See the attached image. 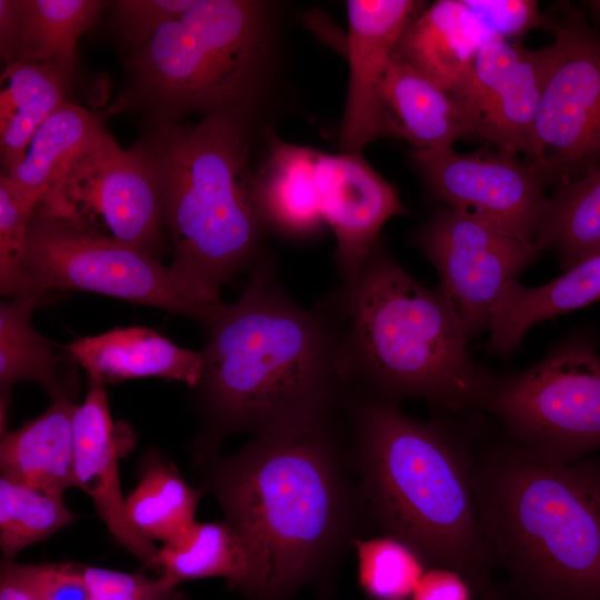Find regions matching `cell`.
I'll return each mask as SVG.
<instances>
[{
    "label": "cell",
    "mask_w": 600,
    "mask_h": 600,
    "mask_svg": "<svg viewBox=\"0 0 600 600\" xmlns=\"http://www.w3.org/2000/svg\"><path fill=\"white\" fill-rule=\"evenodd\" d=\"M81 290L161 308L207 326L223 306L199 300L154 256L69 219L34 212L20 293Z\"/></svg>",
    "instance_id": "9"
},
{
    "label": "cell",
    "mask_w": 600,
    "mask_h": 600,
    "mask_svg": "<svg viewBox=\"0 0 600 600\" xmlns=\"http://www.w3.org/2000/svg\"><path fill=\"white\" fill-rule=\"evenodd\" d=\"M388 138L406 140L414 152L452 149L476 137L470 117L446 90L393 53L380 88Z\"/></svg>",
    "instance_id": "18"
},
{
    "label": "cell",
    "mask_w": 600,
    "mask_h": 600,
    "mask_svg": "<svg viewBox=\"0 0 600 600\" xmlns=\"http://www.w3.org/2000/svg\"><path fill=\"white\" fill-rule=\"evenodd\" d=\"M89 600H187L177 584L162 576L121 572L82 566Z\"/></svg>",
    "instance_id": "35"
},
{
    "label": "cell",
    "mask_w": 600,
    "mask_h": 600,
    "mask_svg": "<svg viewBox=\"0 0 600 600\" xmlns=\"http://www.w3.org/2000/svg\"><path fill=\"white\" fill-rule=\"evenodd\" d=\"M484 411L530 453L571 463L600 451V353L594 334L571 333L531 367L497 377Z\"/></svg>",
    "instance_id": "8"
},
{
    "label": "cell",
    "mask_w": 600,
    "mask_h": 600,
    "mask_svg": "<svg viewBox=\"0 0 600 600\" xmlns=\"http://www.w3.org/2000/svg\"><path fill=\"white\" fill-rule=\"evenodd\" d=\"M481 600H503V599L501 598V596H494V597H489Z\"/></svg>",
    "instance_id": "41"
},
{
    "label": "cell",
    "mask_w": 600,
    "mask_h": 600,
    "mask_svg": "<svg viewBox=\"0 0 600 600\" xmlns=\"http://www.w3.org/2000/svg\"><path fill=\"white\" fill-rule=\"evenodd\" d=\"M316 173L321 213L336 237L337 272L346 281L362 266L381 227L408 210L361 153L318 152Z\"/></svg>",
    "instance_id": "15"
},
{
    "label": "cell",
    "mask_w": 600,
    "mask_h": 600,
    "mask_svg": "<svg viewBox=\"0 0 600 600\" xmlns=\"http://www.w3.org/2000/svg\"><path fill=\"white\" fill-rule=\"evenodd\" d=\"M600 301V251L564 270L558 278L527 287L509 283L497 300L489 327L491 352L508 357L537 323Z\"/></svg>",
    "instance_id": "22"
},
{
    "label": "cell",
    "mask_w": 600,
    "mask_h": 600,
    "mask_svg": "<svg viewBox=\"0 0 600 600\" xmlns=\"http://www.w3.org/2000/svg\"><path fill=\"white\" fill-rule=\"evenodd\" d=\"M474 592L468 581L458 572L432 567L426 570L419 581L412 600H473Z\"/></svg>",
    "instance_id": "38"
},
{
    "label": "cell",
    "mask_w": 600,
    "mask_h": 600,
    "mask_svg": "<svg viewBox=\"0 0 600 600\" xmlns=\"http://www.w3.org/2000/svg\"><path fill=\"white\" fill-rule=\"evenodd\" d=\"M536 246L551 250L563 271L600 251V164L554 188Z\"/></svg>",
    "instance_id": "30"
},
{
    "label": "cell",
    "mask_w": 600,
    "mask_h": 600,
    "mask_svg": "<svg viewBox=\"0 0 600 600\" xmlns=\"http://www.w3.org/2000/svg\"><path fill=\"white\" fill-rule=\"evenodd\" d=\"M33 212L13 194L4 174L0 177V289L4 296H18L28 226Z\"/></svg>",
    "instance_id": "34"
},
{
    "label": "cell",
    "mask_w": 600,
    "mask_h": 600,
    "mask_svg": "<svg viewBox=\"0 0 600 600\" xmlns=\"http://www.w3.org/2000/svg\"><path fill=\"white\" fill-rule=\"evenodd\" d=\"M77 404L56 398L46 411L2 436L1 476L58 494L74 487L72 418Z\"/></svg>",
    "instance_id": "23"
},
{
    "label": "cell",
    "mask_w": 600,
    "mask_h": 600,
    "mask_svg": "<svg viewBox=\"0 0 600 600\" xmlns=\"http://www.w3.org/2000/svg\"><path fill=\"white\" fill-rule=\"evenodd\" d=\"M208 329L193 387L206 421L198 443L204 457L233 432L257 437L332 416L350 393L332 319L290 298L270 256Z\"/></svg>",
    "instance_id": "1"
},
{
    "label": "cell",
    "mask_w": 600,
    "mask_h": 600,
    "mask_svg": "<svg viewBox=\"0 0 600 600\" xmlns=\"http://www.w3.org/2000/svg\"><path fill=\"white\" fill-rule=\"evenodd\" d=\"M332 417L257 436L208 468L206 488L248 552L253 600H288L349 539L356 499Z\"/></svg>",
    "instance_id": "2"
},
{
    "label": "cell",
    "mask_w": 600,
    "mask_h": 600,
    "mask_svg": "<svg viewBox=\"0 0 600 600\" xmlns=\"http://www.w3.org/2000/svg\"><path fill=\"white\" fill-rule=\"evenodd\" d=\"M71 512L58 494L9 478H0V548L13 560L24 548L71 523Z\"/></svg>",
    "instance_id": "31"
},
{
    "label": "cell",
    "mask_w": 600,
    "mask_h": 600,
    "mask_svg": "<svg viewBox=\"0 0 600 600\" xmlns=\"http://www.w3.org/2000/svg\"><path fill=\"white\" fill-rule=\"evenodd\" d=\"M470 12L494 38L518 37L533 28H548V14L539 11L536 1L497 0L463 1Z\"/></svg>",
    "instance_id": "36"
},
{
    "label": "cell",
    "mask_w": 600,
    "mask_h": 600,
    "mask_svg": "<svg viewBox=\"0 0 600 600\" xmlns=\"http://www.w3.org/2000/svg\"><path fill=\"white\" fill-rule=\"evenodd\" d=\"M101 130L92 112L63 102L37 130L23 159L4 174L17 199L34 212L63 169Z\"/></svg>",
    "instance_id": "25"
},
{
    "label": "cell",
    "mask_w": 600,
    "mask_h": 600,
    "mask_svg": "<svg viewBox=\"0 0 600 600\" xmlns=\"http://www.w3.org/2000/svg\"><path fill=\"white\" fill-rule=\"evenodd\" d=\"M274 22L272 6L263 1L194 0L132 44L137 87L168 116L198 112L247 120L272 76Z\"/></svg>",
    "instance_id": "7"
},
{
    "label": "cell",
    "mask_w": 600,
    "mask_h": 600,
    "mask_svg": "<svg viewBox=\"0 0 600 600\" xmlns=\"http://www.w3.org/2000/svg\"><path fill=\"white\" fill-rule=\"evenodd\" d=\"M34 212L92 229L101 222L109 237L154 257L164 227L160 187L144 150L122 149L103 129L63 169Z\"/></svg>",
    "instance_id": "11"
},
{
    "label": "cell",
    "mask_w": 600,
    "mask_h": 600,
    "mask_svg": "<svg viewBox=\"0 0 600 600\" xmlns=\"http://www.w3.org/2000/svg\"><path fill=\"white\" fill-rule=\"evenodd\" d=\"M103 7L97 0H0L1 54L8 64L51 68L69 83L77 41Z\"/></svg>",
    "instance_id": "17"
},
{
    "label": "cell",
    "mask_w": 600,
    "mask_h": 600,
    "mask_svg": "<svg viewBox=\"0 0 600 600\" xmlns=\"http://www.w3.org/2000/svg\"><path fill=\"white\" fill-rule=\"evenodd\" d=\"M0 600H33L22 588L10 580L1 578Z\"/></svg>",
    "instance_id": "39"
},
{
    "label": "cell",
    "mask_w": 600,
    "mask_h": 600,
    "mask_svg": "<svg viewBox=\"0 0 600 600\" xmlns=\"http://www.w3.org/2000/svg\"><path fill=\"white\" fill-rule=\"evenodd\" d=\"M66 350L87 371L89 381L101 384L159 377L193 388L202 371V351L181 348L142 327L116 328L98 336L79 338Z\"/></svg>",
    "instance_id": "19"
},
{
    "label": "cell",
    "mask_w": 600,
    "mask_h": 600,
    "mask_svg": "<svg viewBox=\"0 0 600 600\" xmlns=\"http://www.w3.org/2000/svg\"><path fill=\"white\" fill-rule=\"evenodd\" d=\"M413 241L436 268L438 286L468 339L489 330L502 291L542 252L444 206L414 232Z\"/></svg>",
    "instance_id": "12"
},
{
    "label": "cell",
    "mask_w": 600,
    "mask_h": 600,
    "mask_svg": "<svg viewBox=\"0 0 600 600\" xmlns=\"http://www.w3.org/2000/svg\"><path fill=\"white\" fill-rule=\"evenodd\" d=\"M471 480L509 600H600V456L558 463L509 440L471 453Z\"/></svg>",
    "instance_id": "5"
},
{
    "label": "cell",
    "mask_w": 600,
    "mask_h": 600,
    "mask_svg": "<svg viewBox=\"0 0 600 600\" xmlns=\"http://www.w3.org/2000/svg\"><path fill=\"white\" fill-rule=\"evenodd\" d=\"M40 297L26 293L0 306L1 433L6 424L9 391L20 381L41 386L52 399H73L78 379L66 376L50 343L31 324V312Z\"/></svg>",
    "instance_id": "24"
},
{
    "label": "cell",
    "mask_w": 600,
    "mask_h": 600,
    "mask_svg": "<svg viewBox=\"0 0 600 600\" xmlns=\"http://www.w3.org/2000/svg\"><path fill=\"white\" fill-rule=\"evenodd\" d=\"M141 147L160 187L171 270L199 300L222 304L220 289L268 257L246 120L211 114L196 124L163 123Z\"/></svg>",
    "instance_id": "6"
},
{
    "label": "cell",
    "mask_w": 600,
    "mask_h": 600,
    "mask_svg": "<svg viewBox=\"0 0 600 600\" xmlns=\"http://www.w3.org/2000/svg\"><path fill=\"white\" fill-rule=\"evenodd\" d=\"M156 572L177 586L187 580L223 578L228 586L249 596L250 559L236 529L223 522L194 521L176 538L162 543Z\"/></svg>",
    "instance_id": "26"
},
{
    "label": "cell",
    "mask_w": 600,
    "mask_h": 600,
    "mask_svg": "<svg viewBox=\"0 0 600 600\" xmlns=\"http://www.w3.org/2000/svg\"><path fill=\"white\" fill-rule=\"evenodd\" d=\"M553 54L552 42L526 49L517 69L474 118L476 137L509 153H528Z\"/></svg>",
    "instance_id": "27"
},
{
    "label": "cell",
    "mask_w": 600,
    "mask_h": 600,
    "mask_svg": "<svg viewBox=\"0 0 600 600\" xmlns=\"http://www.w3.org/2000/svg\"><path fill=\"white\" fill-rule=\"evenodd\" d=\"M424 8L412 0L347 1L349 83L340 127L344 153H361L387 138L380 88L397 44L409 23Z\"/></svg>",
    "instance_id": "14"
},
{
    "label": "cell",
    "mask_w": 600,
    "mask_h": 600,
    "mask_svg": "<svg viewBox=\"0 0 600 600\" xmlns=\"http://www.w3.org/2000/svg\"><path fill=\"white\" fill-rule=\"evenodd\" d=\"M83 564L18 563L2 560L0 577L22 588L33 600H89Z\"/></svg>",
    "instance_id": "33"
},
{
    "label": "cell",
    "mask_w": 600,
    "mask_h": 600,
    "mask_svg": "<svg viewBox=\"0 0 600 600\" xmlns=\"http://www.w3.org/2000/svg\"><path fill=\"white\" fill-rule=\"evenodd\" d=\"M412 158L428 189L444 207L536 244L549 202V186L527 161L499 149L470 153L453 149L412 151Z\"/></svg>",
    "instance_id": "13"
},
{
    "label": "cell",
    "mask_w": 600,
    "mask_h": 600,
    "mask_svg": "<svg viewBox=\"0 0 600 600\" xmlns=\"http://www.w3.org/2000/svg\"><path fill=\"white\" fill-rule=\"evenodd\" d=\"M194 0H121L117 13L131 44L186 12Z\"/></svg>",
    "instance_id": "37"
},
{
    "label": "cell",
    "mask_w": 600,
    "mask_h": 600,
    "mask_svg": "<svg viewBox=\"0 0 600 600\" xmlns=\"http://www.w3.org/2000/svg\"><path fill=\"white\" fill-rule=\"evenodd\" d=\"M1 79L0 154L2 174H8L26 156L41 124L63 103L68 82L51 68L16 62Z\"/></svg>",
    "instance_id": "28"
},
{
    "label": "cell",
    "mask_w": 600,
    "mask_h": 600,
    "mask_svg": "<svg viewBox=\"0 0 600 600\" xmlns=\"http://www.w3.org/2000/svg\"><path fill=\"white\" fill-rule=\"evenodd\" d=\"M318 306L337 328L351 391L396 403L422 399L451 413L484 410L497 376L471 357L441 288L410 276L380 238Z\"/></svg>",
    "instance_id": "4"
},
{
    "label": "cell",
    "mask_w": 600,
    "mask_h": 600,
    "mask_svg": "<svg viewBox=\"0 0 600 600\" xmlns=\"http://www.w3.org/2000/svg\"><path fill=\"white\" fill-rule=\"evenodd\" d=\"M492 38L463 0H439L409 23L394 53L454 96L466 83L478 50Z\"/></svg>",
    "instance_id": "20"
},
{
    "label": "cell",
    "mask_w": 600,
    "mask_h": 600,
    "mask_svg": "<svg viewBox=\"0 0 600 600\" xmlns=\"http://www.w3.org/2000/svg\"><path fill=\"white\" fill-rule=\"evenodd\" d=\"M202 494L203 490L189 486L172 462L149 451L141 460L137 486L126 497L127 517L142 538L164 543L196 521Z\"/></svg>",
    "instance_id": "29"
},
{
    "label": "cell",
    "mask_w": 600,
    "mask_h": 600,
    "mask_svg": "<svg viewBox=\"0 0 600 600\" xmlns=\"http://www.w3.org/2000/svg\"><path fill=\"white\" fill-rule=\"evenodd\" d=\"M548 20L554 54L526 161L556 188L600 164V34L571 4Z\"/></svg>",
    "instance_id": "10"
},
{
    "label": "cell",
    "mask_w": 600,
    "mask_h": 600,
    "mask_svg": "<svg viewBox=\"0 0 600 600\" xmlns=\"http://www.w3.org/2000/svg\"><path fill=\"white\" fill-rule=\"evenodd\" d=\"M103 386L89 381L86 399L73 412L74 487L90 497L114 540L156 571L159 548L137 533L127 517L118 458L129 436L113 423Z\"/></svg>",
    "instance_id": "16"
},
{
    "label": "cell",
    "mask_w": 600,
    "mask_h": 600,
    "mask_svg": "<svg viewBox=\"0 0 600 600\" xmlns=\"http://www.w3.org/2000/svg\"><path fill=\"white\" fill-rule=\"evenodd\" d=\"M359 582L373 600H407L426 572L421 557L402 541L382 536L353 539Z\"/></svg>",
    "instance_id": "32"
},
{
    "label": "cell",
    "mask_w": 600,
    "mask_h": 600,
    "mask_svg": "<svg viewBox=\"0 0 600 600\" xmlns=\"http://www.w3.org/2000/svg\"><path fill=\"white\" fill-rule=\"evenodd\" d=\"M346 410L363 506L427 566L461 574L479 600L500 596L471 480V452L447 424L350 392Z\"/></svg>",
    "instance_id": "3"
},
{
    "label": "cell",
    "mask_w": 600,
    "mask_h": 600,
    "mask_svg": "<svg viewBox=\"0 0 600 600\" xmlns=\"http://www.w3.org/2000/svg\"><path fill=\"white\" fill-rule=\"evenodd\" d=\"M267 157L254 174V196L267 227L290 239H307L326 224L320 207L318 152L268 132Z\"/></svg>",
    "instance_id": "21"
},
{
    "label": "cell",
    "mask_w": 600,
    "mask_h": 600,
    "mask_svg": "<svg viewBox=\"0 0 600 600\" xmlns=\"http://www.w3.org/2000/svg\"><path fill=\"white\" fill-rule=\"evenodd\" d=\"M587 4L592 10V12L596 13L600 22V1H589L587 2Z\"/></svg>",
    "instance_id": "40"
}]
</instances>
